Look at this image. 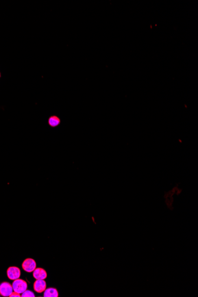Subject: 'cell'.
Instances as JSON below:
<instances>
[{
  "mask_svg": "<svg viewBox=\"0 0 198 297\" xmlns=\"http://www.w3.org/2000/svg\"><path fill=\"white\" fill-rule=\"evenodd\" d=\"M12 286L14 291L21 294L25 290H27L28 284L25 281L19 278L14 280V282L12 284Z\"/></svg>",
  "mask_w": 198,
  "mask_h": 297,
  "instance_id": "6da1fadb",
  "label": "cell"
},
{
  "mask_svg": "<svg viewBox=\"0 0 198 297\" xmlns=\"http://www.w3.org/2000/svg\"><path fill=\"white\" fill-rule=\"evenodd\" d=\"M13 292V286L9 282H3L0 284V295L1 296L9 297Z\"/></svg>",
  "mask_w": 198,
  "mask_h": 297,
  "instance_id": "7a4b0ae2",
  "label": "cell"
},
{
  "mask_svg": "<svg viewBox=\"0 0 198 297\" xmlns=\"http://www.w3.org/2000/svg\"><path fill=\"white\" fill-rule=\"evenodd\" d=\"M22 268L26 272H33L36 268V263L34 259L28 258L23 262Z\"/></svg>",
  "mask_w": 198,
  "mask_h": 297,
  "instance_id": "3957f363",
  "label": "cell"
},
{
  "mask_svg": "<svg viewBox=\"0 0 198 297\" xmlns=\"http://www.w3.org/2000/svg\"><path fill=\"white\" fill-rule=\"evenodd\" d=\"M7 273L8 277L10 280L14 281L20 277V269L16 266H11L7 269Z\"/></svg>",
  "mask_w": 198,
  "mask_h": 297,
  "instance_id": "277c9868",
  "label": "cell"
},
{
  "mask_svg": "<svg viewBox=\"0 0 198 297\" xmlns=\"http://www.w3.org/2000/svg\"><path fill=\"white\" fill-rule=\"evenodd\" d=\"M34 290L37 293H42L46 289V283L44 279H36L33 285Z\"/></svg>",
  "mask_w": 198,
  "mask_h": 297,
  "instance_id": "5b68a950",
  "label": "cell"
},
{
  "mask_svg": "<svg viewBox=\"0 0 198 297\" xmlns=\"http://www.w3.org/2000/svg\"><path fill=\"white\" fill-rule=\"evenodd\" d=\"M61 123V119L56 115H51L48 117V124L51 128H56Z\"/></svg>",
  "mask_w": 198,
  "mask_h": 297,
  "instance_id": "8992f818",
  "label": "cell"
},
{
  "mask_svg": "<svg viewBox=\"0 0 198 297\" xmlns=\"http://www.w3.org/2000/svg\"><path fill=\"white\" fill-rule=\"evenodd\" d=\"M33 276L36 279H45L47 277V273L45 269L38 268L34 269Z\"/></svg>",
  "mask_w": 198,
  "mask_h": 297,
  "instance_id": "52a82bcc",
  "label": "cell"
},
{
  "mask_svg": "<svg viewBox=\"0 0 198 297\" xmlns=\"http://www.w3.org/2000/svg\"><path fill=\"white\" fill-rule=\"evenodd\" d=\"M44 297H58V292L56 289L54 288H49L45 290L43 294Z\"/></svg>",
  "mask_w": 198,
  "mask_h": 297,
  "instance_id": "ba28073f",
  "label": "cell"
},
{
  "mask_svg": "<svg viewBox=\"0 0 198 297\" xmlns=\"http://www.w3.org/2000/svg\"><path fill=\"white\" fill-rule=\"evenodd\" d=\"M21 297H34L35 295L34 293L30 290H26L24 292L22 293L21 295Z\"/></svg>",
  "mask_w": 198,
  "mask_h": 297,
  "instance_id": "9c48e42d",
  "label": "cell"
},
{
  "mask_svg": "<svg viewBox=\"0 0 198 297\" xmlns=\"http://www.w3.org/2000/svg\"><path fill=\"white\" fill-rule=\"evenodd\" d=\"M9 297H21L20 294H19V293H17V292H15V291H14V292H13L11 293V295H10L9 296Z\"/></svg>",
  "mask_w": 198,
  "mask_h": 297,
  "instance_id": "30bf717a",
  "label": "cell"
},
{
  "mask_svg": "<svg viewBox=\"0 0 198 297\" xmlns=\"http://www.w3.org/2000/svg\"><path fill=\"white\" fill-rule=\"evenodd\" d=\"M1 72H0V78H1Z\"/></svg>",
  "mask_w": 198,
  "mask_h": 297,
  "instance_id": "8fae6325",
  "label": "cell"
}]
</instances>
